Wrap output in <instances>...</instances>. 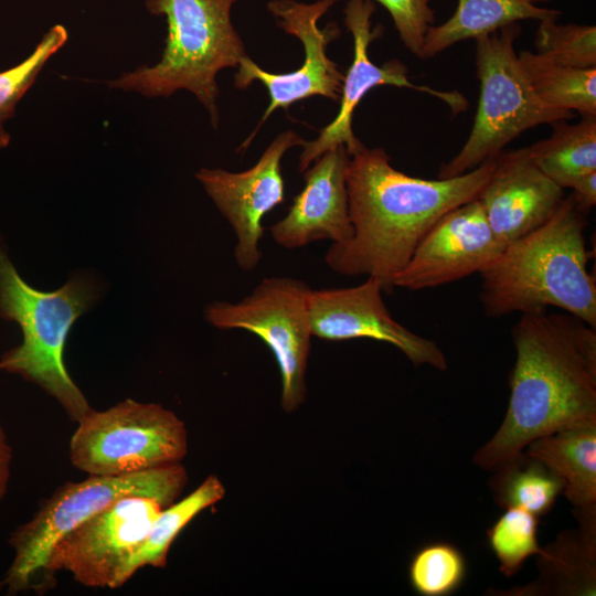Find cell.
<instances>
[{
	"label": "cell",
	"instance_id": "6da1fadb",
	"mask_svg": "<svg viewBox=\"0 0 596 596\" xmlns=\"http://www.w3.org/2000/svg\"><path fill=\"white\" fill-rule=\"evenodd\" d=\"M517 359L505 417L473 462L493 472L534 439L596 424V328L567 313H523L511 330Z\"/></svg>",
	"mask_w": 596,
	"mask_h": 596
},
{
	"label": "cell",
	"instance_id": "7a4b0ae2",
	"mask_svg": "<svg viewBox=\"0 0 596 596\" xmlns=\"http://www.w3.org/2000/svg\"><path fill=\"white\" fill-rule=\"evenodd\" d=\"M496 158L449 179L427 180L394 169L382 148L363 146L347 172L352 237L332 244L324 262L344 276L376 278L389 294L395 276L436 222L476 199L489 181Z\"/></svg>",
	"mask_w": 596,
	"mask_h": 596
},
{
	"label": "cell",
	"instance_id": "3957f363",
	"mask_svg": "<svg viewBox=\"0 0 596 596\" xmlns=\"http://www.w3.org/2000/svg\"><path fill=\"white\" fill-rule=\"evenodd\" d=\"M585 215L568 194L546 223L504 246L480 272L479 297L487 317L554 307L596 328V280L587 268Z\"/></svg>",
	"mask_w": 596,
	"mask_h": 596
},
{
	"label": "cell",
	"instance_id": "277c9868",
	"mask_svg": "<svg viewBox=\"0 0 596 596\" xmlns=\"http://www.w3.org/2000/svg\"><path fill=\"white\" fill-rule=\"evenodd\" d=\"M100 292L99 281L83 272L54 291L35 289L19 276L0 243V316L17 322L23 334L22 343L0 360V370L40 386L75 422L92 407L67 372L64 350L72 326Z\"/></svg>",
	"mask_w": 596,
	"mask_h": 596
},
{
	"label": "cell",
	"instance_id": "5b68a950",
	"mask_svg": "<svg viewBox=\"0 0 596 596\" xmlns=\"http://www.w3.org/2000/svg\"><path fill=\"white\" fill-rule=\"evenodd\" d=\"M237 0H146V8L167 19L168 34L160 61L139 66L108 83L147 97H168L178 89L195 95L206 108L214 128L219 125L217 73L236 67L246 55L231 21Z\"/></svg>",
	"mask_w": 596,
	"mask_h": 596
},
{
	"label": "cell",
	"instance_id": "8992f818",
	"mask_svg": "<svg viewBox=\"0 0 596 596\" xmlns=\"http://www.w3.org/2000/svg\"><path fill=\"white\" fill-rule=\"evenodd\" d=\"M187 483V470L178 462L134 473L88 476L62 485L12 532L9 542L14 557L0 585L10 595L47 592L56 583L49 568L50 556L63 536L124 497H149L166 508L175 502Z\"/></svg>",
	"mask_w": 596,
	"mask_h": 596
},
{
	"label": "cell",
	"instance_id": "52a82bcc",
	"mask_svg": "<svg viewBox=\"0 0 596 596\" xmlns=\"http://www.w3.org/2000/svg\"><path fill=\"white\" fill-rule=\"evenodd\" d=\"M521 32L512 23L475 40L480 88L475 121L459 152L441 163L438 179L461 175L498 157L528 129L574 117L544 106L535 95L514 49Z\"/></svg>",
	"mask_w": 596,
	"mask_h": 596
},
{
	"label": "cell",
	"instance_id": "ba28073f",
	"mask_svg": "<svg viewBox=\"0 0 596 596\" xmlns=\"http://www.w3.org/2000/svg\"><path fill=\"white\" fill-rule=\"evenodd\" d=\"M188 453L184 423L156 403L127 398L91 409L70 439L72 465L88 476L134 473L180 462Z\"/></svg>",
	"mask_w": 596,
	"mask_h": 596
},
{
	"label": "cell",
	"instance_id": "9c48e42d",
	"mask_svg": "<svg viewBox=\"0 0 596 596\" xmlns=\"http://www.w3.org/2000/svg\"><path fill=\"white\" fill-rule=\"evenodd\" d=\"M311 290L300 279L267 277L242 300L214 301L204 309V317L213 327L246 330L269 348L280 373V405L288 413L298 409L307 395Z\"/></svg>",
	"mask_w": 596,
	"mask_h": 596
},
{
	"label": "cell",
	"instance_id": "30bf717a",
	"mask_svg": "<svg viewBox=\"0 0 596 596\" xmlns=\"http://www.w3.org/2000/svg\"><path fill=\"white\" fill-rule=\"evenodd\" d=\"M340 0H318L302 3L295 0H273L267 7L276 18L277 24L288 34L295 35L304 45L305 60L300 67L289 73H270L260 68L247 55L241 58L234 76L236 88L244 89L254 81L265 85L269 104L256 129L242 143L245 150L260 126L277 109L287 110L292 104L311 96H323L338 102L340 99L344 75L338 65L327 55V46L340 35L336 23L324 29L318 26V20Z\"/></svg>",
	"mask_w": 596,
	"mask_h": 596
},
{
	"label": "cell",
	"instance_id": "8fae6325",
	"mask_svg": "<svg viewBox=\"0 0 596 596\" xmlns=\"http://www.w3.org/2000/svg\"><path fill=\"white\" fill-rule=\"evenodd\" d=\"M163 508L143 496L118 499L57 542L50 556V572L55 576L66 571L89 588H117L120 573Z\"/></svg>",
	"mask_w": 596,
	"mask_h": 596
},
{
	"label": "cell",
	"instance_id": "7c38bea8",
	"mask_svg": "<svg viewBox=\"0 0 596 596\" xmlns=\"http://www.w3.org/2000/svg\"><path fill=\"white\" fill-rule=\"evenodd\" d=\"M375 11L372 0H349L344 9V24L353 36L354 56L344 75L340 108L336 118L321 129L312 141H306L299 157V172H304L323 152L344 146L349 156L356 153L364 145L352 130L353 113L363 97L374 87L391 85L428 94L444 102L453 115L462 113L468 102L458 92H444L424 85H415L408 78V68L400 60L393 58L379 66L369 57L370 44L383 33L382 25L372 29L371 18Z\"/></svg>",
	"mask_w": 596,
	"mask_h": 596
},
{
	"label": "cell",
	"instance_id": "4fadbf2b",
	"mask_svg": "<svg viewBox=\"0 0 596 596\" xmlns=\"http://www.w3.org/2000/svg\"><path fill=\"white\" fill-rule=\"evenodd\" d=\"M305 142L298 134L286 130L245 171L202 168L195 173L234 231V258L243 272L249 273L258 266L262 259L259 242L264 235L263 219L285 201L281 159L290 148L302 147Z\"/></svg>",
	"mask_w": 596,
	"mask_h": 596
},
{
	"label": "cell",
	"instance_id": "5bb4252c",
	"mask_svg": "<svg viewBox=\"0 0 596 596\" xmlns=\"http://www.w3.org/2000/svg\"><path fill=\"white\" fill-rule=\"evenodd\" d=\"M374 277L347 288L311 290L308 301L312 336L328 341L372 339L398 349L414 366L448 368L438 344L397 322L383 301Z\"/></svg>",
	"mask_w": 596,
	"mask_h": 596
},
{
	"label": "cell",
	"instance_id": "9a60e30c",
	"mask_svg": "<svg viewBox=\"0 0 596 596\" xmlns=\"http://www.w3.org/2000/svg\"><path fill=\"white\" fill-rule=\"evenodd\" d=\"M476 198L443 215L395 276L394 288H435L482 272L502 252Z\"/></svg>",
	"mask_w": 596,
	"mask_h": 596
},
{
	"label": "cell",
	"instance_id": "2e32d148",
	"mask_svg": "<svg viewBox=\"0 0 596 596\" xmlns=\"http://www.w3.org/2000/svg\"><path fill=\"white\" fill-rule=\"evenodd\" d=\"M350 156L344 146L323 152L304 173L305 185L288 213L269 227L279 246L304 247L317 241L347 243L353 235L347 172Z\"/></svg>",
	"mask_w": 596,
	"mask_h": 596
},
{
	"label": "cell",
	"instance_id": "e0dca14e",
	"mask_svg": "<svg viewBox=\"0 0 596 596\" xmlns=\"http://www.w3.org/2000/svg\"><path fill=\"white\" fill-rule=\"evenodd\" d=\"M565 194L532 161L528 147L503 150L480 191V201L496 236L509 244L546 223Z\"/></svg>",
	"mask_w": 596,
	"mask_h": 596
},
{
	"label": "cell",
	"instance_id": "ac0fdd59",
	"mask_svg": "<svg viewBox=\"0 0 596 596\" xmlns=\"http://www.w3.org/2000/svg\"><path fill=\"white\" fill-rule=\"evenodd\" d=\"M524 450L562 480V493L574 507L581 526L596 528V424L539 437Z\"/></svg>",
	"mask_w": 596,
	"mask_h": 596
},
{
	"label": "cell",
	"instance_id": "d6986e66",
	"mask_svg": "<svg viewBox=\"0 0 596 596\" xmlns=\"http://www.w3.org/2000/svg\"><path fill=\"white\" fill-rule=\"evenodd\" d=\"M535 3L536 0H458L447 21L428 28L421 60L432 58L458 42L476 40L522 20L558 19L562 14Z\"/></svg>",
	"mask_w": 596,
	"mask_h": 596
},
{
	"label": "cell",
	"instance_id": "ffe728a7",
	"mask_svg": "<svg viewBox=\"0 0 596 596\" xmlns=\"http://www.w3.org/2000/svg\"><path fill=\"white\" fill-rule=\"evenodd\" d=\"M596 530L579 528L565 532L552 545L542 550L541 577L524 594L594 595L595 594ZM520 593L519 595H521Z\"/></svg>",
	"mask_w": 596,
	"mask_h": 596
},
{
	"label": "cell",
	"instance_id": "44dd1931",
	"mask_svg": "<svg viewBox=\"0 0 596 596\" xmlns=\"http://www.w3.org/2000/svg\"><path fill=\"white\" fill-rule=\"evenodd\" d=\"M550 137L529 146L534 164L562 189H572L596 171V116H582L575 124L560 120Z\"/></svg>",
	"mask_w": 596,
	"mask_h": 596
},
{
	"label": "cell",
	"instance_id": "7402d4cb",
	"mask_svg": "<svg viewBox=\"0 0 596 596\" xmlns=\"http://www.w3.org/2000/svg\"><path fill=\"white\" fill-rule=\"evenodd\" d=\"M224 496L225 488L222 481L216 476H209L189 496L163 508L146 539L120 573L117 588L141 567H164L168 552L178 534L200 512L222 500Z\"/></svg>",
	"mask_w": 596,
	"mask_h": 596
},
{
	"label": "cell",
	"instance_id": "603a6c76",
	"mask_svg": "<svg viewBox=\"0 0 596 596\" xmlns=\"http://www.w3.org/2000/svg\"><path fill=\"white\" fill-rule=\"evenodd\" d=\"M518 56L544 106L581 116H596V67L562 65L531 51H522Z\"/></svg>",
	"mask_w": 596,
	"mask_h": 596
},
{
	"label": "cell",
	"instance_id": "cb8c5ba5",
	"mask_svg": "<svg viewBox=\"0 0 596 596\" xmlns=\"http://www.w3.org/2000/svg\"><path fill=\"white\" fill-rule=\"evenodd\" d=\"M492 473L489 485L499 505L521 508L539 518L551 511L563 492L562 480L524 451Z\"/></svg>",
	"mask_w": 596,
	"mask_h": 596
},
{
	"label": "cell",
	"instance_id": "d4e9b609",
	"mask_svg": "<svg viewBox=\"0 0 596 596\" xmlns=\"http://www.w3.org/2000/svg\"><path fill=\"white\" fill-rule=\"evenodd\" d=\"M539 517L517 507H508L487 531L489 547L505 577L514 576L532 555H540Z\"/></svg>",
	"mask_w": 596,
	"mask_h": 596
},
{
	"label": "cell",
	"instance_id": "484cf974",
	"mask_svg": "<svg viewBox=\"0 0 596 596\" xmlns=\"http://www.w3.org/2000/svg\"><path fill=\"white\" fill-rule=\"evenodd\" d=\"M462 553L447 542L422 546L413 556L408 577L413 589L422 596H446L456 592L466 576Z\"/></svg>",
	"mask_w": 596,
	"mask_h": 596
},
{
	"label": "cell",
	"instance_id": "4316f807",
	"mask_svg": "<svg viewBox=\"0 0 596 596\" xmlns=\"http://www.w3.org/2000/svg\"><path fill=\"white\" fill-rule=\"evenodd\" d=\"M536 53L562 65L596 67V28L576 23L558 24L557 19L540 21L534 41Z\"/></svg>",
	"mask_w": 596,
	"mask_h": 596
},
{
	"label": "cell",
	"instance_id": "83f0119b",
	"mask_svg": "<svg viewBox=\"0 0 596 596\" xmlns=\"http://www.w3.org/2000/svg\"><path fill=\"white\" fill-rule=\"evenodd\" d=\"M67 38L63 25H54L24 61L0 72V121L3 123L14 115L18 102L32 86L46 61L65 44Z\"/></svg>",
	"mask_w": 596,
	"mask_h": 596
},
{
	"label": "cell",
	"instance_id": "f1b7e54d",
	"mask_svg": "<svg viewBox=\"0 0 596 596\" xmlns=\"http://www.w3.org/2000/svg\"><path fill=\"white\" fill-rule=\"evenodd\" d=\"M391 14L404 46L421 58L427 30L435 22L432 0H376Z\"/></svg>",
	"mask_w": 596,
	"mask_h": 596
},
{
	"label": "cell",
	"instance_id": "f546056e",
	"mask_svg": "<svg viewBox=\"0 0 596 596\" xmlns=\"http://www.w3.org/2000/svg\"><path fill=\"white\" fill-rule=\"evenodd\" d=\"M571 195L578 210L587 214L596 204V171L578 180L572 188Z\"/></svg>",
	"mask_w": 596,
	"mask_h": 596
},
{
	"label": "cell",
	"instance_id": "4dcf8cb0",
	"mask_svg": "<svg viewBox=\"0 0 596 596\" xmlns=\"http://www.w3.org/2000/svg\"><path fill=\"white\" fill-rule=\"evenodd\" d=\"M12 448L0 424V503L6 497L11 477Z\"/></svg>",
	"mask_w": 596,
	"mask_h": 596
},
{
	"label": "cell",
	"instance_id": "1f68e13d",
	"mask_svg": "<svg viewBox=\"0 0 596 596\" xmlns=\"http://www.w3.org/2000/svg\"><path fill=\"white\" fill-rule=\"evenodd\" d=\"M9 141H10V135L4 129L3 123L0 121V149L7 147Z\"/></svg>",
	"mask_w": 596,
	"mask_h": 596
},
{
	"label": "cell",
	"instance_id": "d6a6232c",
	"mask_svg": "<svg viewBox=\"0 0 596 596\" xmlns=\"http://www.w3.org/2000/svg\"><path fill=\"white\" fill-rule=\"evenodd\" d=\"M551 1V0H536V2Z\"/></svg>",
	"mask_w": 596,
	"mask_h": 596
}]
</instances>
